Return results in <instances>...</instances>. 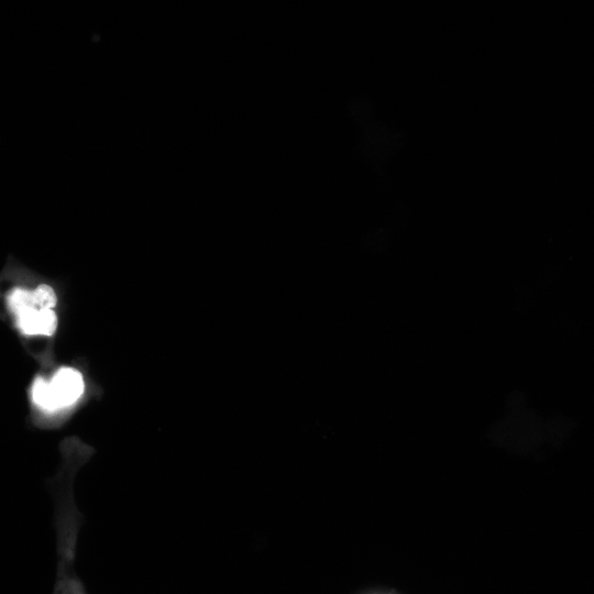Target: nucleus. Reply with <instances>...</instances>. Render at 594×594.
<instances>
[{
	"label": "nucleus",
	"mask_w": 594,
	"mask_h": 594,
	"mask_svg": "<svg viewBox=\"0 0 594 594\" xmlns=\"http://www.w3.org/2000/svg\"><path fill=\"white\" fill-rule=\"evenodd\" d=\"M8 304L14 315L26 308H34L33 292L15 288L8 297Z\"/></svg>",
	"instance_id": "obj_4"
},
{
	"label": "nucleus",
	"mask_w": 594,
	"mask_h": 594,
	"mask_svg": "<svg viewBox=\"0 0 594 594\" xmlns=\"http://www.w3.org/2000/svg\"><path fill=\"white\" fill-rule=\"evenodd\" d=\"M32 398L35 404L47 410H54V404L50 389V383L37 377L32 386Z\"/></svg>",
	"instance_id": "obj_3"
},
{
	"label": "nucleus",
	"mask_w": 594,
	"mask_h": 594,
	"mask_svg": "<svg viewBox=\"0 0 594 594\" xmlns=\"http://www.w3.org/2000/svg\"><path fill=\"white\" fill-rule=\"evenodd\" d=\"M57 326L56 315L52 309L41 310V334L51 336Z\"/></svg>",
	"instance_id": "obj_6"
},
{
	"label": "nucleus",
	"mask_w": 594,
	"mask_h": 594,
	"mask_svg": "<svg viewBox=\"0 0 594 594\" xmlns=\"http://www.w3.org/2000/svg\"><path fill=\"white\" fill-rule=\"evenodd\" d=\"M16 316L18 327L28 334H41V310L26 308Z\"/></svg>",
	"instance_id": "obj_2"
},
{
	"label": "nucleus",
	"mask_w": 594,
	"mask_h": 594,
	"mask_svg": "<svg viewBox=\"0 0 594 594\" xmlns=\"http://www.w3.org/2000/svg\"><path fill=\"white\" fill-rule=\"evenodd\" d=\"M48 383L55 409L74 404L84 392L82 376L72 367L59 369Z\"/></svg>",
	"instance_id": "obj_1"
},
{
	"label": "nucleus",
	"mask_w": 594,
	"mask_h": 594,
	"mask_svg": "<svg viewBox=\"0 0 594 594\" xmlns=\"http://www.w3.org/2000/svg\"><path fill=\"white\" fill-rule=\"evenodd\" d=\"M34 308L37 310L52 309L56 304V295L48 285H40L33 290Z\"/></svg>",
	"instance_id": "obj_5"
}]
</instances>
